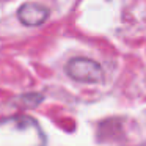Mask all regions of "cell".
<instances>
[{
  "mask_svg": "<svg viewBox=\"0 0 146 146\" xmlns=\"http://www.w3.org/2000/svg\"><path fill=\"white\" fill-rule=\"evenodd\" d=\"M49 17V10L42 5L38 3H24L22 7L17 10V19L21 21V24H24L25 27H38L42 25L46 22V19Z\"/></svg>",
  "mask_w": 146,
  "mask_h": 146,
  "instance_id": "obj_2",
  "label": "cell"
},
{
  "mask_svg": "<svg viewBox=\"0 0 146 146\" xmlns=\"http://www.w3.org/2000/svg\"><path fill=\"white\" fill-rule=\"evenodd\" d=\"M19 102H22V105H25V107L32 108V107H36L38 104H41L42 96L41 94H35V93H32V94H22L19 98Z\"/></svg>",
  "mask_w": 146,
  "mask_h": 146,
  "instance_id": "obj_3",
  "label": "cell"
},
{
  "mask_svg": "<svg viewBox=\"0 0 146 146\" xmlns=\"http://www.w3.org/2000/svg\"><path fill=\"white\" fill-rule=\"evenodd\" d=\"M66 74L76 82L101 83L104 80V69L98 61L85 57L71 58L66 64Z\"/></svg>",
  "mask_w": 146,
  "mask_h": 146,
  "instance_id": "obj_1",
  "label": "cell"
}]
</instances>
